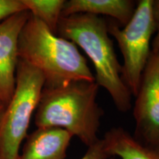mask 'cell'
Returning <instances> with one entry per match:
<instances>
[{
	"mask_svg": "<svg viewBox=\"0 0 159 159\" xmlns=\"http://www.w3.org/2000/svg\"><path fill=\"white\" fill-rule=\"evenodd\" d=\"M95 81L77 80L57 87H43L35 110L37 128H57L68 131L87 147L99 141L104 114L97 102Z\"/></svg>",
	"mask_w": 159,
	"mask_h": 159,
	"instance_id": "cell-1",
	"label": "cell"
},
{
	"mask_svg": "<svg viewBox=\"0 0 159 159\" xmlns=\"http://www.w3.org/2000/svg\"><path fill=\"white\" fill-rule=\"evenodd\" d=\"M18 52L19 59L42 74L44 87L77 80L95 81L86 58L77 46L53 33L31 15L20 33Z\"/></svg>",
	"mask_w": 159,
	"mask_h": 159,
	"instance_id": "cell-2",
	"label": "cell"
},
{
	"mask_svg": "<svg viewBox=\"0 0 159 159\" xmlns=\"http://www.w3.org/2000/svg\"><path fill=\"white\" fill-rule=\"evenodd\" d=\"M57 35L74 43L84 51L94 65L95 82L108 91L117 110L128 112L132 107V94L122 77L108 23L98 16L78 13L62 17Z\"/></svg>",
	"mask_w": 159,
	"mask_h": 159,
	"instance_id": "cell-3",
	"label": "cell"
},
{
	"mask_svg": "<svg viewBox=\"0 0 159 159\" xmlns=\"http://www.w3.org/2000/svg\"><path fill=\"white\" fill-rule=\"evenodd\" d=\"M44 84L38 69L19 59L14 91L0 123V159H19Z\"/></svg>",
	"mask_w": 159,
	"mask_h": 159,
	"instance_id": "cell-4",
	"label": "cell"
},
{
	"mask_svg": "<svg viewBox=\"0 0 159 159\" xmlns=\"http://www.w3.org/2000/svg\"><path fill=\"white\" fill-rule=\"evenodd\" d=\"M154 0H140L124 28L108 24L109 35L114 38L122 55V77L132 96L136 97L144 69L151 52V40L156 32Z\"/></svg>",
	"mask_w": 159,
	"mask_h": 159,
	"instance_id": "cell-5",
	"label": "cell"
},
{
	"mask_svg": "<svg viewBox=\"0 0 159 159\" xmlns=\"http://www.w3.org/2000/svg\"><path fill=\"white\" fill-rule=\"evenodd\" d=\"M134 106V137L159 155V47L151 49Z\"/></svg>",
	"mask_w": 159,
	"mask_h": 159,
	"instance_id": "cell-6",
	"label": "cell"
},
{
	"mask_svg": "<svg viewBox=\"0 0 159 159\" xmlns=\"http://www.w3.org/2000/svg\"><path fill=\"white\" fill-rule=\"evenodd\" d=\"M30 16V13L25 11L0 23V99L6 105L15 89L19 35Z\"/></svg>",
	"mask_w": 159,
	"mask_h": 159,
	"instance_id": "cell-7",
	"label": "cell"
},
{
	"mask_svg": "<svg viewBox=\"0 0 159 159\" xmlns=\"http://www.w3.org/2000/svg\"><path fill=\"white\" fill-rule=\"evenodd\" d=\"M72 137L61 128H37L27 136L19 159H65Z\"/></svg>",
	"mask_w": 159,
	"mask_h": 159,
	"instance_id": "cell-8",
	"label": "cell"
},
{
	"mask_svg": "<svg viewBox=\"0 0 159 159\" xmlns=\"http://www.w3.org/2000/svg\"><path fill=\"white\" fill-rule=\"evenodd\" d=\"M136 6L131 0H69L65 2L62 17L78 13L105 15L125 26L132 18Z\"/></svg>",
	"mask_w": 159,
	"mask_h": 159,
	"instance_id": "cell-9",
	"label": "cell"
},
{
	"mask_svg": "<svg viewBox=\"0 0 159 159\" xmlns=\"http://www.w3.org/2000/svg\"><path fill=\"white\" fill-rule=\"evenodd\" d=\"M105 149L111 156L121 159H159V155L139 142L124 128H113L102 138Z\"/></svg>",
	"mask_w": 159,
	"mask_h": 159,
	"instance_id": "cell-10",
	"label": "cell"
},
{
	"mask_svg": "<svg viewBox=\"0 0 159 159\" xmlns=\"http://www.w3.org/2000/svg\"><path fill=\"white\" fill-rule=\"evenodd\" d=\"M31 16L36 18L57 35V27L62 18L65 0H21Z\"/></svg>",
	"mask_w": 159,
	"mask_h": 159,
	"instance_id": "cell-11",
	"label": "cell"
},
{
	"mask_svg": "<svg viewBox=\"0 0 159 159\" xmlns=\"http://www.w3.org/2000/svg\"><path fill=\"white\" fill-rule=\"evenodd\" d=\"M27 11L21 0H0V23L11 16Z\"/></svg>",
	"mask_w": 159,
	"mask_h": 159,
	"instance_id": "cell-12",
	"label": "cell"
},
{
	"mask_svg": "<svg viewBox=\"0 0 159 159\" xmlns=\"http://www.w3.org/2000/svg\"><path fill=\"white\" fill-rule=\"evenodd\" d=\"M110 156L105 149L102 139L88 147V150L80 159H108Z\"/></svg>",
	"mask_w": 159,
	"mask_h": 159,
	"instance_id": "cell-13",
	"label": "cell"
},
{
	"mask_svg": "<svg viewBox=\"0 0 159 159\" xmlns=\"http://www.w3.org/2000/svg\"><path fill=\"white\" fill-rule=\"evenodd\" d=\"M153 11L155 21H156V35L151 43V49L157 48L159 47V0H154Z\"/></svg>",
	"mask_w": 159,
	"mask_h": 159,
	"instance_id": "cell-14",
	"label": "cell"
},
{
	"mask_svg": "<svg viewBox=\"0 0 159 159\" xmlns=\"http://www.w3.org/2000/svg\"><path fill=\"white\" fill-rule=\"evenodd\" d=\"M5 108H6V105L4 103L3 101L0 99V123H1L2 119Z\"/></svg>",
	"mask_w": 159,
	"mask_h": 159,
	"instance_id": "cell-15",
	"label": "cell"
}]
</instances>
